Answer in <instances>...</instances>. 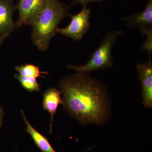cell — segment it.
<instances>
[{
    "instance_id": "1",
    "label": "cell",
    "mask_w": 152,
    "mask_h": 152,
    "mask_svg": "<svg viewBox=\"0 0 152 152\" xmlns=\"http://www.w3.org/2000/svg\"><path fill=\"white\" fill-rule=\"evenodd\" d=\"M59 87L64 110L79 122L103 125L108 120L110 101L99 81L78 73L63 79Z\"/></svg>"
},
{
    "instance_id": "2",
    "label": "cell",
    "mask_w": 152,
    "mask_h": 152,
    "mask_svg": "<svg viewBox=\"0 0 152 152\" xmlns=\"http://www.w3.org/2000/svg\"><path fill=\"white\" fill-rule=\"evenodd\" d=\"M68 7L59 0H47L43 9L33 25L31 36L33 43L41 51L48 48L52 38L57 34L61 22L70 16Z\"/></svg>"
},
{
    "instance_id": "3",
    "label": "cell",
    "mask_w": 152,
    "mask_h": 152,
    "mask_svg": "<svg viewBox=\"0 0 152 152\" xmlns=\"http://www.w3.org/2000/svg\"><path fill=\"white\" fill-rule=\"evenodd\" d=\"M122 33V30L110 31L104 37L99 46L93 53L86 64L79 66L69 64L68 69L79 73L88 75L92 71L111 67L113 64L112 50L118 37Z\"/></svg>"
},
{
    "instance_id": "4",
    "label": "cell",
    "mask_w": 152,
    "mask_h": 152,
    "mask_svg": "<svg viewBox=\"0 0 152 152\" xmlns=\"http://www.w3.org/2000/svg\"><path fill=\"white\" fill-rule=\"evenodd\" d=\"M91 13V8H87V6H83L81 11L78 13L70 15L71 20L67 26L57 28V34L66 36L74 40H81L90 28Z\"/></svg>"
},
{
    "instance_id": "5",
    "label": "cell",
    "mask_w": 152,
    "mask_h": 152,
    "mask_svg": "<svg viewBox=\"0 0 152 152\" xmlns=\"http://www.w3.org/2000/svg\"><path fill=\"white\" fill-rule=\"evenodd\" d=\"M47 0H19L15 6L19 12V18L16 22L17 28L23 26H32Z\"/></svg>"
},
{
    "instance_id": "6",
    "label": "cell",
    "mask_w": 152,
    "mask_h": 152,
    "mask_svg": "<svg viewBox=\"0 0 152 152\" xmlns=\"http://www.w3.org/2000/svg\"><path fill=\"white\" fill-rule=\"evenodd\" d=\"M137 70L142 87L143 104L146 108H152V63L151 59L145 64H138Z\"/></svg>"
},
{
    "instance_id": "7",
    "label": "cell",
    "mask_w": 152,
    "mask_h": 152,
    "mask_svg": "<svg viewBox=\"0 0 152 152\" xmlns=\"http://www.w3.org/2000/svg\"><path fill=\"white\" fill-rule=\"evenodd\" d=\"M15 9L13 0H0V36H10L17 28L13 17Z\"/></svg>"
},
{
    "instance_id": "8",
    "label": "cell",
    "mask_w": 152,
    "mask_h": 152,
    "mask_svg": "<svg viewBox=\"0 0 152 152\" xmlns=\"http://www.w3.org/2000/svg\"><path fill=\"white\" fill-rule=\"evenodd\" d=\"M61 93L55 88H50L47 90L43 94L42 105L45 110L48 111L50 114V132H52L54 116L56 113L57 109L59 104H62Z\"/></svg>"
},
{
    "instance_id": "9",
    "label": "cell",
    "mask_w": 152,
    "mask_h": 152,
    "mask_svg": "<svg viewBox=\"0 0 152 152\" xmlns=\"http://www.w3.org/2000/svg\"><path fill=\"white\" fill-rule=\"evenodd\" d=\"M123 20L127 22L129 27H152V0H148L141 12L132 14L129 16L124 17Z\"/></svg>"
},
{
    "instance_id": "10",
    "label": "cell",
    "mask_w": 152,
    "mask_h": 152,
    "mask_svg": "<svg viewBox=\"0 0 152 152\" xmlns=\"http://www.w3.org/2000/svg\"><path fill=\"white\" fill-rule=\"evenodd\" d=\"M21 113L26 126V130L31 137L36 145L42 152H57L54 149L46 137L39 132L31 125L22 110Z\"/></svg>"
},
{
    "instance_id": "11",
    "label": "cell",
    "mask_w": 152,
    "mask_h": 152,
    "mask_svg": "<svg viewBox=\"0 0 152 152\" xmlns=\"http://www.w3.org/2000/svg\"><path fill=\"white\" fill-rule=\"evenodd\" d=\"M15 70L18 73V75L22 76L33 77L37 78L42 77L43 74H48V72H41L39 66H36L31 64H26L17 66L15 67Z\"/></svg>"
},
{
    "instance_id": "12",
    "label": "cell",
    "mask_w": 152,
    "mask_h": 152,
    "mask_svg": "<svg viewBox=\"0 0 152 152\" xmlns=\"http://www.w3.org/2000/svg\"><path fill=\"white\" fill-rule=\"evenodd\" d=\"M14 77L20 82L22 87L29 92L40 91V86L38 83L37 78L33 77L22 76L18 74H15Z\"/></svg>"
},
{
    "instance_id": "13",
    "label": "cell",
    "mask_w": 152,
    "mask_h": 152,
    "mask_svg": "<svg viewBox=\"0 0 152 152\" xmlns=\"http://www.w3.org/2000/svg\"><path fill=\"white\" fill-rule=\"evenodd\" d=\"M139 29L142 35L146 37V41L142 44V50L148 52L149 59H151L152 51V27H141L139 28Z\"/></svg>"
},
{
    "instance_id": "14",
    "label": "cell",
    "mask_w": 152,
    "mask_h": 152,
    "mask_svg": "<svg viewBox=\"0 0 152 152\" xmlns=\"http://www.w3.org/2000/svg\"><path fill=\"white\" fill-rule=\"evenodd\" d=\"M103 0H73L72 5L77 4H81L83 6H87L91 2H101Z\"/></svg>"
},
{
    "instance_id": "15",
    "label": "cell",
    "mask_w": 152,
    "mask_h": 152,
    "mask_svg": "<svg viewBox=\"0 0 152 152\" xmlns=\"http://www.w3.org/2000/svg\"><path fill=\"white\" fill-rule=\"evenodd\" d=\"M4 117V109L0 105V128L3 126V119Z\"/></svg>"
},
{
    "instance_id": "16",
    "label": "cell",
    "mask_w": 152,
    "mask_h": 152,
    "mask_svg": "<svg viewBox=\"0 0 152 152\" xmlns=\"http://www.w3.org/2000/svg\"><path fill=\"white\" fill-rule=\"evenodd\" d=\"M8 37L9 36L7 35L0 36V47L1 45L4 40Z\"/></svg>"
},
{
    "instance_id": "17",
    "label": "cell",
    "mask_w": 152,
    "mask_h": 152,
    "mask_svg": "<svg viewBox=\"0 0 152 152\" xmlns=\"http://www.w3.org/2000/svg\"><path fill=\"white\" fill-rule=\"evenodd\" d=\"M121 1H122V0H121Z\"/></svg>"
}]
</instances>
